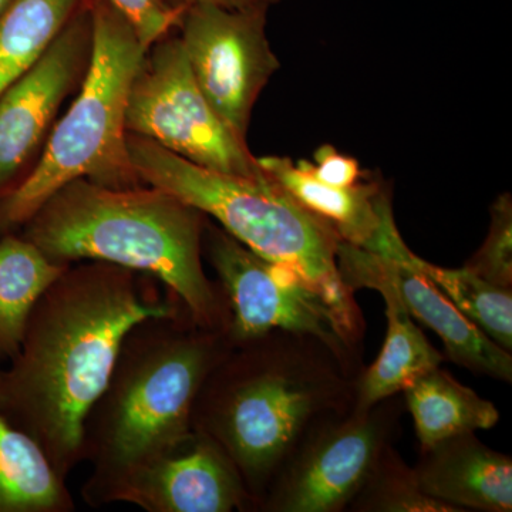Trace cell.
<instances>
[{
    "instance_id": "cell-1",
    "label": "cell",
    "mask_w": 512,
    "mask_h": 512,
    "mask_svg": "<svg viewBox=\"0 0 512 512\" xmlns=\"http://www.w3.org/2000/svg\"><path fill=\"white\" fill-rule=\"evenodd\" d=\"M185 308L156 278L99 261L72 264L30 313L0 370V413L29 434L60 476L83 463V426L128 330Z\"/></svg>"
},
{
    "instance_id": "cell-2",
    "label": "cell",
    "mask_w": 512,
    "mask_h": 512,
    "mask_svg": "<svg viewBox=\"0 0 512 512\" xmlns=\"http://www.w3.org/2000/svg\"><path fill=\"white\" fill-rule=\"evenodd\" d=\"M346 366L318 339L288 332L232 345L202 384L192 429L214 440L258 510L305 434L350 394Z\"/></svg>"
},
{
    "instance_id": "cell-3",
    "label": "cell",
    "mask_w": 512,
    "mask_h": 512,
    "mask_svg": "<svg viewBox=\"0 0 512 512\" xmlns=\"http://www.w3.org/2000/svg\"><path fill=\"white\" fill-rule=\"evenodd\" d=\"M231 348L225 330L202 328L185 308L128 330L84 420L83 463L92 467L82 487L87 505H107L121 478L191 433L202 384Z\"/></svg>"
},
{
    "instance_id": "cell-4",
    "label": "cell",
    "mask_w": 512,
    "mask_h": 512,
    "mask_svg": "<svg viewBox=\"0 0 512 512\" xmlns=\"http://www.w3.org/2000/svg\"><path fill=\"white\" fill-rule=\"evenodd\" d=\"M207 220L151 185L113 188L77 178L50 195L19 232L60 264L107 262L153 276L198 325L227 332L224 293L202 264Z\"/></svg>"
},
{
    "instance_id": "cell-5",
    "label": "cell",
    "mask_w": 512,
    "mask_h": 512,
    "mask_svg": "<svg viewBox=\"0 0 512 512\" xmlns=\"http://www.w3.org/2000/svg\"><path fill=\"white\" fill-rule=\"evenodd\" d=\"M131 164L141 183L160 188L215 220L256 255L293 272L322 296L353 343L362 318L339 274L340 239L268 177L208 170L148 138L127 133Z\"/></svg>"
},
{
    "instance_id": "cell-6",
    "label": "cell",
    "mask_w": 512,
    "mask_h": 512,
    "mask_svg": "<svg viewBox=\"0 0 512 512\" xmlns=\"http://www.w3.org/2000/svg\"><path fill=\"white\" fill-rule=\"evenodd\" d=\"M93 49L72 106L18 187L0 200V235L19 232L50 195L77 178L104 187L141 185L127 148L131 83L147 49L107 0H90Z\"/></svg>"
},
{
    "instance_id": "cell-7",
    "label": "cell",
    "mask_w": 512,
    "mask_h": 512,
    "mask_svg": "<svg viewBox=\"0 0 512 512\" xmlns=\"http://www.w3.org/2000/svg\"><path fill=\"white\" fill-rule=\"evenodd\" d=\"M127 133L148 138L208 170L266 178L247 140L215 113L192 76L180 36H165L143 57L126 109Z\"/></svg>"
},
{
    "instance_id": "cell-8",
    "label": "cell",
    "mask_w": 512,
    "mask_h": 512,
    "mask_svg": "<svg viewBox=\"0 0 512 512\" xmlns=\"http://www.w3.org/2000/svg\"><path fill=\"white\" fill-rule=\"evenodd\" d=\"M202 252L218 276L228 308L232 345L272 332L318 339L343 365L355 343L328 302L293 272L272 264L207 220Z\"/></svg>"
},
{
    "instance_id": "cell-9",
    "label": "cell",
    "mask_w": 512,
    "mask_h": 512,
    "mask_svg": "<svg viewBox=\"0 0 512 512\" xmlns=\"http://www.w3.org/2000/svg\"><path fill=\"white\" fill-rule=\"evenodd\" d=\"M382 403L313 426L296 446L258 510L338 512L352 503L389 446L392 412Z\"/></svg>"
},
{
    "instance_id": "cell-10",
    "label": "cell",
    "mask_w": 512,
    "mask_h": 512,
    "mask_svg": "<svg viewBox=\"0 0 512 512\" xmlns=\"http://www.w3.org/2000/svg\"><path fill=\"white\" fill-rule=\"evenodd\" d=\"M268 10L194 5L178 28L195 82L242 140L259 94L281 67L266 36Z\"/></svg>"
},
{
    "instance_id": "cell-11",
    "label": "cell",
    "mask_w": 512,
    "mask_h": 512,
    "mask_svg": "<svg viewBox=\"0 0 512 512\" xmlns=\"http://www.w3.org/2000/svg\"><path fill=\"white\" fill-rule=\"evenodd\" d=\"M92 49V10L86 0L29 72L0 97V200L32 170L60 107L83 82Z\"/></svg>"
},
{
    "instance_id": "cell-12",
    "label": "cell",
    "mask_w": 512,
    "mask_h": 512,
    "mask_svg": "<svg viewBox=\"0 0 512 512\" xmlns=\"http://www.w3.org/2000/svg\"><path fill=\"white\" fill-rule=\"evenodd\" d=\"M114 503L137 505L148 512L255 510L227 454L194 429L121 478L107 498V505Z\"/></svg>"
},
{
    "instance_id": "cell-13",
    "label": "cell",
    "mask_w": 512,
    "mask_h": 512,
    "mask_svg": "<svg viewBox=\"0 0 512 512\" xmlns=\"http://www.w3.org/2000/svg\"><path fill=\"white\" fill-rule=\"evenodd\" d=\"M369 254L380 274L393 285L410 316L440 336L453 362L471 372L511 382V353L458 311L439 286L421 271L417 255L407 248L400 234L393 235L382 251H369Z\"/></svg>"
},
{
    "instance_id": "cell-14",
    "label": "cell",
    "mask_w": 512,
    "mask_h": 512,
    "mask_svg": "<svg viewBox=\"0 0 512 512\" xmlns=\"http://www.w3.org/2000/svg\"><path fill=\"white\" fill-rule=\"evenodd\" d=\"M336 262L342 281L350 291L367 288L379 292L386 302L387 333L383 348L363 373L355 390V409L367 410L403 392L417 377L439 367L443 356L433 348L404 308L393 285L373 264L365 248L339 242Z\"/></svg>"
},
{
    "instance_id": "cell-15",
    "label": "cell",
    "mask_w": 512,
    "mask_h": 512,
    "mask_svg": "<svg viewBox=\"0 0 512 512\" xmlns=\"http://www.w3.org/2000/svg\"><path fill=\"white\" fill-rule=\"evenodd\" d=\"M414 471L424 493L458 512L512 510L511 457L485 446L474 433L421 450Z\"/></svg>"
},
{
    "instance_id": "cell-16",
    "label": "cell",
    "mask_w": 512,
    "mask_h": 512,
    "mask_svg": "<svg viewBox=\"0 0 512 512\" xmlns=\"http://www.w3.org/2000/svg\"><path fill=\"white\" fill-rule=\"evenodd\" d=\"M258 163L272 183L353 247H372L393 218L392 202L382 185L360 181L352 187H333L316 178L305 160L262 157Z\"/></svg>"
},
{
    "instance_id": "cell-17",
    "label": "cell",
    "mask_w": 512,
    "mask_h": 512,
    "mask_svg": "<svg viewBox=\"0 0 512 512\" xmlns=\"http://www.w3.org/2000/svg\"><path fill=\"white\" fill-rule=\"evenodd\" d=\"M66 478L43 448L0 413V512H73Z\"/></svg>"
},
{
    "instance_id": "cell-18",
    "label": "cell",
    "mask_w": 512,
    "mask_h": 512,
    "mask_svg": "<svg viewBox=\"0 0 512 512\" xmlns=\"http://www.w3.org/2000/svg\"><path fill=\"white\" fill-rule=\"evenodd\" d=\"M421 450L440 441L477 430L493 429L500 412L493 403L434 367L404 387Z\"/></svg>"
},
{
    "instance_id": "cell-19",
    "label": "cell",
    "mask_w": 512,
    "mask_h": 512,
    "mask_svg": "<svg viewBox=\"0 0 512 512\" xmlns=\"http://www.w3.org/2000/svg\"><path fill=\"white\" fill-rule=\"evenodd\" d=\"M69 266L52 261L20 232L0 235V362L18 353L36 302Z\"/></svg>"
},
{
    "instance_id": "cell-20",
    "label": "cell",
    "mask_w": 512,
    "mask_h": 512,
    "mask_svg": "<svg viewBox=\"0 0 512 512\" xmlns=\"http://www.w3.org/2000/svg\"><path fill=\"white\" fill-rule=\"evenodd\" d=\"M86 0H10L0 16V97L45 53Z\"/></svg>"
},
{
    "instance_id": "cell-21",
    "label": "cell",
    "mask_w": 512,
    "mask_h": 512,
    "mask_svg": "<svg viewBox=\"0 0 512 512\" xmlns=\"http://www.w3.org/2000/svg\"><path fill=\"white\" fill-rule=\"evenodd\" d=\"M417 265L441 292L493 342L510 352L512 348V292L461 269L441 268L416 258Z\"/></svg>"
},
{
    "instance_id": "cell-22",
    "label": "cell",
    "mask_w": 512,
    "mask_h": 512,
    "mask_svg": "<svg viewBox=\"0 0 512 512\" xmlns=\"http://www.w3.org/2000/svg\"><path fill=\"white\" fill-rule=\"evenodd\" d=\"M356 511L458 512L421 490L416 471L387 446L352 501Z\"/></svg>"
},
{
    "instance_id": "cell-23",
    "label": "cell",
    "mask_w": 512,
    "mask_h": 512,
    "mask_svg": "<svg viewBox=\"0 0 512 512\" xmlns=\"http://www.w3.org/2000/svg\"><path fill=\"white\" fill-rule=\"evenodd\" d=\"M466 268L491 282L510 288L512 285V198L503 194L491 207V225L484 244L471 256Z\"/></svg>"
},
{
    "instance_id": "cell-24",
    "label": "cell",
    "mask_w": 512,
    "mask_h": 512,
    "mask_svg": "<svg viewBox=\"0 0 512 512\" xmlns=\"http://www.w3.org/2000/svg\"><path fill=\"white\" fill-rule=\"evenodd\" d=\"M136 30L141 45L150 49L158 40L180 28L184 12L167 0H107Z\"/></svg>"
},
{
    "instance_id": "cell-25",
    "label": "cell",
    "mask_w": 512,
    "mask_h": 512,
    "mask_svg": "<svg viewBox=\"0 0 512 512\" xmlns=\"http://www.w3.org/2000/svg\"><path fill=\"white\" fill-rule=\"evenodd\" d=\"M309 168L316 178L333 187H352L363 178L360 165L355 158L340 154L335 147L323 144L316 150Z\"/></svg>"
},
{
    "instance_id": "cell-26",
    "label": "cell",
    "mask_w": 512,
    "mask_h": 512,
    "mask_svg": "<svg viewBox=\"0 0 512 512\" xmlns=\"http://www.w3.org/2000/svg\"><path fill=\"white\" fill-rule=\"evenodd\" d=\"M177 9H187L194 5H215L227 9L271 8L279 0H167Z\"/></svg>"
},
{
    "instance_id": "cell-27",
    "label": "cell",
    "mask_w": 512,
    "mask_h": 512,
    "mask_svg": "<svg viewBox=\"0 0 512 512\" xmlns=\"http://www.w3.org/2000/svg\"><path fill=\"white\" fill-rule=\"evenodd\" d=\"M10 0H0V16H2L3 10L9 5Z\"/></svg>"
}]
</instances>
